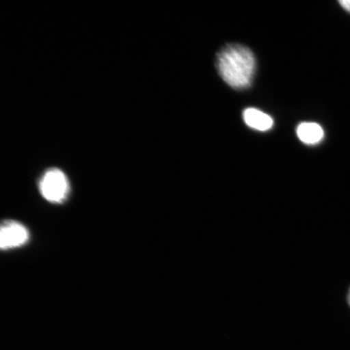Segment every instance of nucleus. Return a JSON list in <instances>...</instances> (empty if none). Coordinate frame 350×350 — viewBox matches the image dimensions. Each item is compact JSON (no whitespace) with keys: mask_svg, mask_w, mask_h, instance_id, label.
Returning a JSON list of instances; mask_svg holds the SVG:
<instances>
[{"mask_svg":"<svg viewBox=\"0 0 350 350\" xmlns=\"http://www.w3.org/2000/svg\"><path fill=\"white\" fill-rule=\"evenodd\" d=\"M340 4L344 10L350 12V0H342V1H340Z\"/></svg>","mask_w":350,"mask_h":350,"instance_id":"423d86ee","label":"nucleus"},{"mask_svg":"<svg viewBox=\"0 0 350 350\" xmlns=\"http://www.w3.org/2000/svg\"><path fill=\"white\" fill-rule=\"evenodd\" d=\"M297 135L300 141L306 144H317L323 138V130L316 122H301L297 126Z\"/></svg>","mask_w":350,"mask_h":350,"instance_id":"39448f33","label":"nucleus"},{"mask_svg":"<svg viewBox=\"0 0 350 350\" xmlns=\"http://www.w3.org/2000/svg\"><path fill=\"white\" fill-rule=\"evenodd\" d=\"M348 300H349V304L350 305V291H349V293Z\"/></svg>","mask_w":350,"mask_h":350,"instance_id":"0eeeda50","label":"nucleus"},{"mask_svg":"<svg viewBox=\"0 0 350 350\" xmlns=\"http://www.w3.org/2000/svg\"><path fill=\"white\" fill-rule=\"evenodd\" d=\"M40 191L44 198L50 202H62L68 195V178L59 169L48 170L42 178Z\"/></svg>","mask_w":350,"mask_h":350,"instance_id":"f03ea898","label":"nucleus"},{"mask_svg":"<svg viewBox=\"0 0 350 350\" xmlns=\"http://www.w3.org/2000/svg\"><path fill=\"white\" fill-rule=\"evenodd\" d=\"M220 76L234 89H246L252 84L256 71V59L251 50L232 44L222 49L217 57Z\"/></svg>","mask_w":350,"mask_h":350,"instance_id":"f257e3e1","label":"nucleus"},{"mask_svg":"<svg viewBox=\"0 0 350 350\" xmlns=\"http://www.w3.org/2000/svg\"><path fill=\"white\" fill-rule=\"evenodd\" d=\"M245 124L253 129L265 131L272 129V118L256 108H247L243 112Z\"/></svg>","mask_w":350,"mask_h":350,"instance_id":"20e7f679","label":"nucleus"},{"mask_svg":"<svg viewBox=\"0 0 350 350\" xmlns=\"http://www.w3.org/2000/svg\"><path fill=\"white\" fill-rule=\"evenodd\" d=\"M29 239L27 229L15 221H4L0 230V247L4 250L22 246Z\"/></svg>","mask_w":350,"mask_h":350,"instance_id":"7ed1b4c3","label":"nucleus"}]
</instances>
